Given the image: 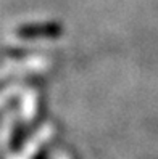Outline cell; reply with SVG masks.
<instances>
[{
  "label": "cell",
  "instance_id": "cell-1",
  "mask_svg": "<svg viewBox=\"0 0 158 159\" xmlns=\"http://www.w3.org/2000/svg\"><path fill=\"white\" fill-rule=\"evenodd\" d=\"M20 39H57L63 34V26L57 21L23 24L15 31Z\"/></svg>",
  "mask_w": 158,
  "mask_h": 159
}]
</instances>
